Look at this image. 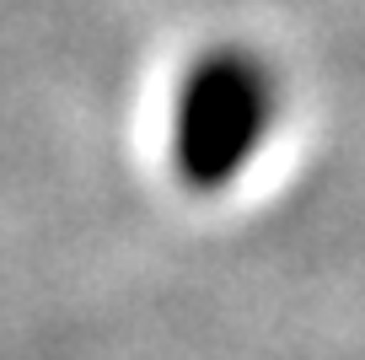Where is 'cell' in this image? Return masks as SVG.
Returning <instances> with one entry per match:
<instances>
[{
	"label": "cell",
	"mask_w": 365,
	"mask_h": 360,
	"mask_svg": "<svg viewBox=\"0 0 365 360\" xmlns=\"http://www.w3.org/2000/svg\"><path fill=\"white\" fill-rule=\"evenodd\" d=\"M279 119V76L242 44H220L182 70L167 119V156L182 189L220 194L247 172Z\"/></svg>",
	"instance_id": "6da1fadb"
}]
</instances>
